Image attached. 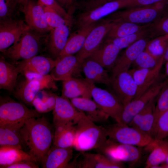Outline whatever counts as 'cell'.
<instances>
[{
    "label": "cell",
    "mask_w": 168,
    "mask_h": 168,
    "mask_svg": "<svg viewBox=\"0 0 168 168\" xmlns=\"http://www.w3.org/2000/svg\"><path fill=\"white\" fill-rule=\"evenodd\" d=\"M20 133L25 144L29 147V153L35 162L41 163L50 148L54 138L46 117L43 116L26 119Z\"/></svg>",
    "instance_id": "6da1fadb"
},
{
    "label": "cell",
    "mask_w": 168,
    "mask_h": 168,
    "mask_svg": "<svg viewBox=\"0 0 168 168\" xmlns=\"http://www.w3.org/2000/svg\"><path fill=\"white\" fill-rule=\"evenodd\" d=\"M75 127L76 135L73 147L81 152L97 149L108 139L105 127L96 125L82 111Z\"/></svg>",
    "instance_id": "7a4b0ae2"
},
{
    "label": "cell",
    "mask_w": 168,
    "mask_h": 168,
    "mask_svg": "<svg viewBox=\"0 0 168 168\" xmlns=\"http://www.w3.org/2000/svg\"><path fill=\"white\" fill-rule=\"evenodd\" d=\"M105 128L108 137L119 143L147 147L154 141L150 136L128 125L117 122Z\"/></svg>",
    "instance_id": "3957f363"
},
{
    "label": "cell",
    "mask_w": 168,
    "mask_h": 168,
    "mask_svg": "<svg viewBox=\"0 0 168 168\" xmlns=\"http://www.w3.org/2000/svg\"><path fill=\"white\" fill-rule=\"evenodd\" d=\"M42 35L30 29L3 53L6 57L16 61L37 55L40 50Z\"/></svg>",
    "instance_id": "277c9868"
},
{
    "label": "cell",
    "mask_w": 168,
    "mask_h": 168,
    "mask_svg": "<svg viewBox=\"0 0 168 168\" xmlns=\"http://www.w3.org/2000/svg\"><path fill=\"white\" fill-rule=\"evenodd\" d=\"M41 116V113L35 110L29 109L9 97L0 96V126Z\"/></svg>",
    "instance_id": "5b68a950"
},
{
    "label": "cell",
    "mask_w": 168,
    "mask_h": 168,
    "mask_svg": "<svg viewBox=\"0 0 168 168\" xmlns=\"http://www.w3.org/2000/svg\"><path fill=\"white\" fill-rule=\"evenodd\" d=\"M164 14L152 5L128 8L116 11L109 15V18L117 21H123L146 25L156 22Z\"/></svg>",
    "instance_id": "8992f818"
},
{
    "label": "cell",
    "mask_w": 168,
    "mask_h": 168,
    "mask_svg": "<svg viewBox=\"0 0 168 168\" xmlns=\"http://www.w3.org/2000/svg\"><path fill=\"white\" fill-rule=\"evenodd\" d=\"M96 150L110 159L121 163L136 162L141 155L140 150L136 146L117 142L109 138Z\"/></svg>",
    "instance_id": "52a82bcc"
},
{
    "label": "cell",
    "mask_w": 168,
    "mask_h": 168,
    "mask_svg": "<svg viewBox=\"0 0 168 168\" xmlns=\"http://www.w3.org/2000/svg\"><path fill=\"white\" fill-rule=\"evenodd\" d=\"M88 83L94 101L109 117L120 123L124 107L122 103L113 93Z\"/></svg>",
    "instance_id": "ba28073f"
},
{
    "label": "cell",
    "mask_w": 168,
    "mask_h": 168,
    "mask_svg": "<svg viewBox=\"0 0 168 168\" xmlns=\"http://www.w3.org/2000/svg\"><path fill=\"white\" fill-rule=\"evenodd\" d=\"M116 21L110 18L104 20L91 30L86 36L82 48L76 55L81 64L101 44Z\"/></svg>",
    "instance_id": "9c48e42d"
},
{
    "label": "cell",
    "mask_w": 168,
    "mask_h": 168,
    "mask_svg": "<svg viewBox=\"0 0 168 168\" xmlns=\"http://www.w3.org/2000/svg\"><path fill=\"white\" fill-rule=\"evenodd\" d=\"M19 10L24 14L30 29L42 35L52 29L47 23L43 6L38 2L27 0L20 7Z\"/></svg>",
    "instance_id": "30bf717a"
},
{
    "label": "cell",
    "mask_w": 168,
    "mask_h": 168,
    "mask_svg": "<svg viewBox=\"0 0 168 168\" xmlns=\"http://www.w3.org/2000/svg\"><path fill=\"white\" fill-rule=\"evenodd\" d=\"M133 0H120L104 3L93 9L85 11L79 16L77 25L82 28L96 22L121 8H128Z\"/></svg>",
    "instance_id": "8fae6325"
},
{
    "label": "cell",
    "mask_w": 168,
    "mask_h": 168,
    "mask_svg": "<svg viewBox=\"0 0 168 168\" xmlns=\"http://www.w3.org/2000/svg\"><path fill=\"white\" fill-rule=\"evenodd\" d=\"M110 86L113 93L124 106L133 100L137 92V86L128 70L121 72L111 77Z\"/></svg>",
    "instance_id": "7c38bea8"
},
{
    "label": "cell",
    "mask_w": 168,
    "mask_h": 168,
    "mask_svg": "<svg viewBox=\"0 0 168 168\" xmlns=\"http://www.w3.org/2000/svg\"><path fill=\"white\" fill-rule=\"evenodd\" d=\"M164 79L161 77L139 97L133 100L124 106L120 123L128 125L137 114L143 110L150 101L157 97Z\"/></svg>",
    "instance_id": "4fadbf2b"
},
{
    "label": "cell",
    "mask_w": 168,
    "mask_h": 168,
    "mask_svg": "<svg viewBox=\"0 0 168 168\" xmlns=\"http://www.w3.org/2000/svg\"><path fill=\"white\" fill-rule=\"evenodd\" d=\"M24 21L15 18L0 20V51L3 53L30 29Z\"/></svg>",
    "instance_id": "5bb4252c"
},
{
    "label": "cell",
    "mask_w": 168,
    "mask_h": 168,
    "mask_svg": "<svg viewBox=\"0 0 168 168\" xmlns=\"http://www.w3.org/2000/svg\"><path fill=\"white\" fill-rule=\"evenodd\" d=\"M164 64L163 56L153 68H133L128 70L137 86V92L134 99L139 97L160 78V72Z\"/></svg>",
    "instance_id": "9a60e30c"
},
{
    "label": "cell",
    "mask_w": 168,
    "mask_h": 168,
    "mask_svg": "<svg viewBox=\"0 0 168 168\" xmlns=\"http://www.w3.org/2000/svg\"><path fill=\"white\" fill-rule=\"evenodd\" d=\"M82 114V111L76 108L68 99L56 95L53 112L54 125L68 123L75 125L79 120Z\"/></svg>",
    "instance_id": "2e32d148"
},
{
    "label": "cell",
    "mask_w": 168,
    "mask_h": 168,
    "mask_svg": "<svg viewBox=\"0 0 168 168\" xmlns=\"http://www.w3.org/2000/svg\"><path fill=\"white\" fill-rule=\"evenodd\" d=\"M75 168H122L123 163L113 161L98 153H92L81 152L73 160Z\"/></svg>",
    "instance_id": "e0dca14e"
},
{
    "label": "cell",
    "mask_w": 168,
    "mask_h": 168,
    "mask_svg": "<svg viewBox=\"0 0 168 168\" xmlns=\"http://www.w3.org/2000/svg\"><path fill=\"white\" fill-rule=\"evenodd\" d=\"M45 88L58 89L55 83L26 78L20 84L13 93L16 98L26 104L32 105L33 101L38 94Z\"/></svg>",
    "instance_id": "ac0fdd59"
},
{
    "label": "cell",
    "mask_w": 168,
    "mask_h": 168,
    "mask_svg": "<svg viewBox=\"0 0 168 168\" xmlns=\"http://www.w3.org/2000/svg\"><path fill=\"white\" fill-rule=\"evenodd\" d=\"M151 39L147 37L141 39L126 48L122 54L118 57L112 70V76L121 72L128 70L138 56L145 50Z\"/></svg>",
    "instance_id": "d6986e66"
},
{
    "label": "cell",
    "mask_w": 168,
    "mask_h": 168,
    "mask_svg": "<svg viewBox=\"0 0 168 168\" xmlns=\"http://www.w3.org/2000/svg\"><path fill=\"white\" fill-rule=\"evenodd\" d=\"M56 63V60L42 56L36 55L17 62L16 67L19 72L23 74L31 72L46 75L51 72Z\"/></svg>",
    "instance_id": "ffe728a7"
},
{
    "label": "cell",
    "mask_w": 168,
    "mask_h": 168,
    "mask_svg": "<svg viewBox=\"0 0 168 168\" xmlns=\"http://www.w3.org/2000/svg\"><path fill=\"white\" fill-rule=\"evenodd\" d=\"M73 147L62 148L53 146L50 148L41 163L44 168H70L73 157Z\"/></svg>",
    "instance_id": "44dd1931"
},
{
    "label": "cell",
    "mask_w": 168,
    "mask_h": 168,
    "mask_svg": "<svg viewBox=\"0 0 168 168\" xmlns=\"http://www.w3.org/2000/svg\"><path fill=\"white\" fill-rule=\"evenodd\" d=\"M156 97L150 101L143 110L137 114L128 124L152 137L155 122Z\"/></svg>",
    "instance_id": "7402d4cb"
},
{
    "label": "cell",
    "mask_w": 168,
    "mask_h": 168,
    "mask_svg": "<svg viewBox=\"0 0 168 168\" xmlns=\"http://www.w3.org/2000/svg\"><path fill=\"white\" fill-rule=\"evenodd\" d=\"M121 50L113 43L106 40L89 57L97 62L107 70H112Z\"/></svg>",
    "instance_id": "603a6c76"
},
{
    "label": "cell",
    "mask_w": 168,
    "mask_h": 168,
    "mask_svg": "<svg viewBox=\"0 0 168 168\" xmlns=\"http://www.w3.org/2000/svg\"><path fill=\"white\" fill-rule=\"evenodd\" d=\"M50 75L55 81H64L72 77L74 73L81 66L76 55H68L58 57Z\"/></svg>",
    "instance_id": "cb8c5ba5"
},
{
    "label": "cell",
    "mask_w": 168,
    "mask_h": 168,
    "mask_svg": "<svg viewBox=\"0 0 168 168\" xmlns=\"http://www.w3.org/2000/svg\"><path fill=\"white\" fill-rule=\"evenodd\" d=\"M77 109L83 112L90 120L95 123L105 122L109 116L94 100L90 98L79 97L71 99Z\"/></svg>",
    "instance_id": "d4e9b609"
},
{
    "label": "cell",
    "mask_w": 168,
    "mask_h": 168,
    "mask_svg": "<svg viewBox=\"0 0 168 168\" xmlns=\"http://www.w3.org/2000/svg\"><path fill=\"white\" fill-rule=\"evenodd\" d=\"M81 67L85 77V79L88 82L110 85L111 77L107 70L96 61L88 57L84 60Z\"/></svg>",
    "instance_id": "484cf974"
},
{
    "label": "cell",
    "mask_w": 168,
    "mask_h": 168,
    "mask_svg": "<svg viewBox=\"0 0 168 168\" xmlns=\"http://www.w3.org/2000/svg\"><path fill=\"white\" fill-rule=\"evenodd\" d=\"M63 81L62 96L70 99L79 97H92L89 83L85 79L72 77Z\"/></svg>",
    "instance_id": "4316f807"
},
{
    "label": "cell",
    "mask_w": 168,
    "mask_h": 168,
    "mask_svg": "<svg viewBox=\"0 0 168 168\" xmlns=\"http://www.w3.org/2000/svg\"><path fill=\"white\" fill-rule=\"evenodd\" d=\"M26 120L0 126V146H10L22 148L25 144L20 129Z\"/></svg>",
    "instance_id": "83f0119b"
},
{
    "label": "cell",
    "mask_w": 168,
    "mask_h": 168,
    "mask_svg": "<svg viewBox=\"0 0 168 168\" xmlns=\"http://www.w3.org/2000/svg\"><path fill=\"white\" fill-rule=\"evenodd\" d=\"M70 26L65 24L53 28L50 31L48 48L53 57L58 58L65 47L69 38Z\"/></svg>",
    "instance_id": "f1b7e54d"
},
{
    "label": "cell",
    "mask_w": 168,
    "mask_h": 168,
    "mask_svg": "<svg viewBox=\"0 0 168 168\" xmlns=\"http://www.w3.org/2000/svg\"><path fill=\"white\" fill-rule=\"evenodd\" d=\"M54 125L53 146L60 147H73L75 138V125L71 123H59Z\"/></svg>",
    "instance_id": "f546056e"
},
{
    "label": "cell",
    "mask_w": 168,
    "mask_h": 168,
    "mask_svg": "<svg viewBox=\"0 0 168 168\" xmlns=\"http://www.w3.org/2000/svg\"><path fill=\"white\" fill-rule=\"evenodd\" d=\"M96 24V22L80 28L76 32L72 34L68 38L65 47L58 57L73 55L79 52L83 46L87 35Z\"/></svg>",
    "instance_id": "4dcf8cb0"
},
{
    "label": "cell",
    "mask_w": 168,
    "mask_h": 168,
    "mask_svg": "<svg viewBox=\"0 0 168 168\" xmlns=\"http://www.w3.org/2000/svg\"><path fill=\"white\" fill-rule=\"evenodd\" d=\"M19 72L16 66L7 62L4 58H0V89L13 91L16 85Z\"/></svg>",
    "instance_id": "1f68e13d"
},
{
    "label": "cell",
    "mask_w": 168,
    "mask_h": 168,
    "mask_svg": "<svg viewBox=\"0 0 168 168\" xmlns=\"http://www.w3.org/2000/svg\"><path fill=\"white\" fill-rule=\"evenodd\" d=\"M163 139L153 142L147 147L151 149L146 162L147 168H161L168 156V141Z\"/></svg>",
    "instance_id": "d6a6232c"
},
{
    "label": "cell",
    "mask_w": 168,
    "mask_h": 168,
    "mask_svg": "<svg viewBox=\"0 0 168 168\" xmlns=\"http://www.w3.org/2000/svg\"><path fill=\"white\" fill-rule=\"evenodd\" d=\"M24 160L35 161L31 156L24 151L22 148L13 146H0V168H4L6 166Z\"/></svg>",
    "instance_id": "836d02e7"
},
{
    "label": "cell",
    "mask_w": 168,
    "mask_h": 168,
    "mask_svg": "<svg viewBox=\"0 0 168 168\" xmlns=\"http://www.w3.org/2000/svg\"><path fill=\"white\" fill-rule=\"evenodd\" d=\"M152 24L142 25L128 22L116 21L106 36V39L124 37L140 31Z\"/></svg>",
    "instance_id": "e575fe53"
},
{
    "label": "cell",
    "mask_w": 168,
    "mask_h": 168,
    "mask_svg": "<svg viewBox=\"0 0 168 168\" xmlns=\"http://www.w3.org/2000/svg\"><path fill=\"white\" fill-rule=\"evenodd\" d=\"M127 36L112 39H106L113 43L121 50L126 48L138 40L152 37V26Z\"/></svg>",
    "instance_id": "d590c367"
},
{
    "label": "cell",
    "mask_w": 168,
    "mask_h": 168,
    "mask_svg": "<svg viewBox=\"0 0 168 168\" xmlns=\"http://www.w3.org/2000/svg\"><path fill=\"white\" fill-rule=\"evenodd\" d=\"M168 46V35L156 36L148 41L145 50L160 59L164 55Z\"/></svg>",
    "instance_id": "8d00e7d4"
},
{
    "label": "cell",
    "mask_w": 168,
    "mask_h": 168,
    "mask_svg": "<svg viewBox=\"0 0 168 168\" xmlns=\"http://www.w3.org/2000/svg\"><path fill=\"white\" fill-rule=\"evenodd\" d=\"M152 137L153 141L168 137V110L161 114L156 121Z\"/></svg>",
    "instance_id": "74e56055"
},
{
    "label": "cell",
    "mask_w": 168,
    "mask_h": 168,
    "mask_svg": "<svg viewBox=\"0 0 168 168\" xmlns=\"http://www.w3.org/2000/svg\"><path fill=\"white\" fill-rule=\"evenodd\" d=\"M168 110V78L164 79L156 100L155 122L159 116Z\"/></svg>",
    "instance_id": "f35d334b"
},
{
    "label": "cell",
    "mask_w": 168,
    "mask_h": 168,
    "mask_svg": "<svg viewBox=\"0 0 168 168\" xmlns=\"http://www.w3.org/2000/svg\"><path fill=\"white\" fill-rule=\"evenodd\" d=\"M56 95L51 94H44L41 97L36 96L34 100L32 105L40 113L49 112L54 109L56 104Z\"/></svg>",
    "instance_id": "ab89813d"
},
{
    "label": "cell",
    "mask_w": 168,
    "mask_h": 168,
    "mask_svg": "<svg viewBox=\"0 0 168 168\" xmlns=\"http://www.w3.org/2000/svg\"><path fill=\"white\" fill-rule=\"evenodd\" d=\"M20 6L18 0H0V20L15 18Z\"/></svg>",
    "instance_id": "60d3db41"
},
{
    "label": "cell",
    "mask_w": 168,
    "mask_h": 168,
    "mask_svg": "<svg viewBox=\"0 0 168 168\" xmlns=\"http://www.w3.org/2000/svg\"><path fill=\"white\" fill-rule=\"evenodd\" d=\"M160 59L156 58L144 50L139 54L132 65L134 68H151L157 65Z\"/></svg>",
    "instance_id": "b9f144b4"
},
{
    "label": "cell",
    "mask_w": 168,
    "mask_h": 168,
    "mask_svg": "<svg viewBox=\"0 0 168 168\" xmlns=\"http://www.w3.org/2000/svg\"><path fill=\"white\" fill-rule=\"evenodd\" d=\"M43 8L47 23L52 28L65 24L71 26L72 22L64 19L53 9L45 6H43Z\"/></svg>",
    "instance_id": "7bdbcfd3"
},
{
    "label": "cell",
    "mask_w": 168,
    "mask_h": 168,
    "mask_svg": "<svg viewBox=\"0 0 168 168\" xmlns=\"http://www.w3.org/2000/svg\"><path fill=\"white\" fill-rule=\"evenodd\" d=\"M152 38L168 35V11L164 14L152 26Z\"/></svg>",
    "instance_id": "ee69618b"
},
{
    "label": "cell",
    "mask_w": 168,
    "mask_h": 168,
    "mask_svg": "<svg viewBox=\"0 0 168 168\" xmlns=\"http://www.w3.org/2000/svg\"><path fill=\"white\" fill-rule=\"evenodd\" d=\"M38 2L43 6L53 9L64 19L72 23L71 16L66 12L56 0H38Z\"/></svg>",
    "instance_id": "f6af8a7d"
},
{
    "label": "cell",
    "mask_w": 168,
    "mask_h": 168,
    "mask_svg": "<svg viewBox=\"0 0 168 168\" xmlns=\"http://www.w3.org/2000/svg\"><path fill=\"white\" fill-rule=\"evenodd\" d=\"M26 78L29 80H35L55 84L54 80L50 74L43 75L34 72H27L24 74Z\"/></svg>",
    "instance_id": "bcb514c9"
},
{
    "label": "cell",
    "mask_w": 168,
    "mask_h": 168,
    "mask_svg": "<svg viewBox=\"0 0 168 168\" xmlns=\"http://www.w3.org/2000/svg\"><path fill=\"white\" fill-rule=\"evenodd\" d=\"M35 162L31 160H24L7 166L4 168H38Z\"/></svg>",
    "instance_id": "7dc6e473"
},
{
    "label": "cell",
    "mask_w": 168,
    "mask_h": 168,
    "mask_svg": "<svg viewBox=\"0 0 168 168\" xmlns=\"http://www.w3.org/2000/svg\"><path fill=\"white\" fill-rule=\"evenodd\" d=\"M120 0H88L83 2L84 8L89 10L98 7L110 2Z\"/></svg>",
    "instance_id": "c3c4849f"
},
{
    "label": "cell",
    "mask_w": 168,
    "mask_h": 168,
    "mask_svg": "<svg viewBox=\"0 0 168 168\" xmlns=\"http://www.w3.org/2000/svg\"><path fill=\"white\" fill-rule=\"evenodd\" d=\"M163 0H133L128 8L149 6Z\"/></svg>",
    "instance_id": "681fc988"
},
{
    "label": "cell",
    "mask_w": 168,
    "mask_h": 168,
    "mask_svg": "<svg viewBox=\"0 0 168 168\" xmlns=\"http://www.w3.org/2000/svg\"><path fill=\"white\" fill-rule=\"evenodd\" d=\"M59 4L62 7L69 8L72 6L73 0H56Z\"/></svg>",
    "instance_id": "f907efd6"
},
{
    "label": "cell",
    "mask_w": 168,
    "mask_h": 168,
    "mask_svg": "<svg viewBox=\"0 0 168 168\" xmlns=\"http://www.w3.org/2000/svg\"><path fill=\"white\" fill-rule=\"evenodd\" d=\"M168 61V46L163 56V62L165 63Z\"/></svg>",
    "instance_id": "816d5d0a"
},
{
    "label": "cell",
    "mask_w": 168,
    "mask_h": 168,
    "mask_svg": "<svg viewBox=\"0 0 168 168\" xmlns=\"http://www.w3.org/2000/svg\"><path fill=\"white\" fill-rule=\"evenodd\" d=\"M165 163L161 165V168H168V156Z\"/></svg>",
    "instance_id": "f5cc1de1"
},
{
    "label": "cell",
    "mask_w": 168,
    "mask_h": 168,
    "mask_svg": "<svg viewBox=\"0 0 168 168\" xmlns=\"http://www.w3.org/2000/svg\"><path fill=\"white\" fill-rule=\"evenodd\" d=\"M165 71L166 75L168 76V61L165 63Z\"/></svg>",
    "instance_id": "db71d44e"
},
{
    "label": "cell",
    "mask_w": 168,
    "mask_h": 168,
    "mask_svg": "<svg viewBox=\"0 0 168 168\" xmlns=\"http://www.w3.org/2000/svg\"><path fill=\"white\" fill-rule=\"evenodd\" d=\"M27 0H18L20 6L23 4Z\"/></svg>",
    "instance_id": "11a10c76"
},
{
    "label": "cell",
    "mask_w": 168,
    "mask_h": 168,
    "mask_svg": "<svg viewBox=\"0 0 168 168\" xmlns=\"http://www.w3.org/2000/svg\"></svg>",
    "instance_id": "9f6ffc18"
}]
</instances>
